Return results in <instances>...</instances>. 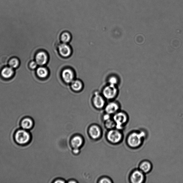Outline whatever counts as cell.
I'll use <instances>...</instances> for the list:
<instances>
[{
    "label": "cell",
    "mask_w": 183,
    "mask_h": 183,
    "mask_svg": "<svg viewBox=\"0 0 183 183\" xmlns=\"http://www.w3.org/2000/svg\"><path fill=\"white\" fill-rule=\"evenodd\" d=\"M99 183H111L112 182L111 180L107 178H104L102 179L99 182Z\"/></svg>",
    "instance_id": "obj_24"
},
{
    "label": "cell",
    "mask_w": 183,
    "mask_h": 183,
    "mask_svg": "<svg viewBox=\"0 0 183 183\" xmlns=\"http://www.w3.org/2000/svg\"><path fill=\"white\" fill-rule=\"evenodd\" d=\"M13 138L15 143L19 145L24 146L27 145L30 143L32 136L28 131L21 128L15 131Z\"/></svg>",
    "instance_id": "obj_1"
},
{
    "label": "cell",
    "mask_w": 183,
    "mask_h": 183,
    "mask_svg": "<svg viewBox=\"0 0 183 183\" xmlns=\"http://www.w3.org/2000/svg\"><path fill=\"white\" fill-rule=\"evenodd\" d=\"M119 109V106L118 104L115 103H111L106 107L105 111L108 114L114 115L118 112Z\"/></svg>",
    "instance_id": "obj_13"
},
{
    "label": "cell",
    "mask_w": 183,
    "mask_h": 183,
    "mask_svg": "<svg viewBox=\"0 0 183 183\" xmlns=\"http://www.w3.org/2000/svg\"><path fill=\"white\" fill-rule=\"evenodd\" d=\"M69 183H76V181H69Z\"/></svg>",
    "instance_id": "obj_28"
},
{
    "label": "cell",
    "mask_w": 183,
    "mask_h": 183,
    "mask_svg": "<svg viewBox=\"0 0 183 183\" xmlns=\"http://www.w3.org/2000/svg\"><path fill=\"white\" fill-rule=\"evenodd\" d=\"M35 59L38 65L42 66L45 65L47 62V55L45 52L43 51L38 52L37 54H36Z\"/></svg>",
    "instance_id": "obj_8"
},
{
    "label": "cell",
    "mask_w": 183,
    "mask_h": 183,
    "mask_svg": "<svg viewBox=\"0 0 183 183\" xmlns=\"http://www.w3.org/2000/svg\"><path fill=\"white\" fill-rule=\"evenodd\" d=\"M20 64L19 60L17 58H13L9 61V66L13 69H15L18 68Z\"/></svg>",
    "instance_id": "obj_19"
},
{
    "label": "cell",
    "mask_w": 183,
    "mask_h": 183,
    "mask_svg": "<svg viewBox=\"0 0 183 183\" xmlns=\"http://www.w3.org/2000/svg\"><path fill=\"white\" fill-rule=\"evenodd\" d=\"M107 138L111 143L116 144L120 143L123 140V135L121 130L112 129L108 133Z\"/></svg>",
    "instance_id": "obj_4"
},
{
    "label": "cell",
    "mask_w": 183,
    "mask_h": 183,
    "mask_svg": "<svg viewBox=\"0 0 183 183\" xmlns=\"http://www.w3.org/2000/svg\"><path fill=\"white\" fill-rule=\"evenodd\" d=\"M62 77L65 82L69 83L72 82L74 79V73L70 69H65L62 72Z\"/></svg>",
    "instance_id": "obj_11"
},
{
    "label": "cell",
    "mask_w": 183,
    "mask_h": 183,
    "mask_svg": "<svg viewBox=\"0 0 183 183\" xmlns=\"http://www.w3.org/2000/svg\"><path fill=\"white\" fill-rule=\"evenodd\" d=\"M117 90L115 86L110 84L104 89L103 95L108 99H111L114 98L116 95Z\"/></svg>",
    "instance_id": "obj_7"
},
{
    "label": "cell",
    "mask_w": 183,
    "mask_h": 183,
    "mask_svg": "<svg viewBox=\"0 0 183 183\" xmlns=\"http://www.w3.org/2000/svg\"><path fill=\"white\" fill-rule=\"evenodd\" d=\"M145 174L139 169H135L131 173L130 180L132 183H142L145 180Z\"/></svg>",
    "instance_id": "obj_5"
},
{
    "label": "cell",
    "mask_w": 183,
    "mask_h": 183,
    "mask_svg": "<svg viewBox=\"0 0 183 183\" xmlns=\"http://www.w3.org/2000/svg\"><path fill=\"white\" fill-rule=\"evenodd\" d=\"M111 119L110 115L108 114L105 115L103 117L104 120L105 121H106L109 119Z\"/></svg>",
    "instance_id": "obj_25"
},
{
    "label": "cell",
    "mask_w": 183,
    "mask_h": 183,
    "mask_svg": "<svg viewBox=\"0 0 183 183\" xmlns=\"http://www.w3.org/2000/svg\"><path fill=\"white\" fill-rule=\"evenodd\" d=\"M80 150L79 149H74L73 152L74 154H78L79 153Z\"/></svg>",
    "instance_id": "obj_26"
},
{
    "label": "cell",
    "mask_w": 183,
    "mask_h": 183,
    "mask_svg": "<svg viewBox=\"0 0 183 183\" xmlns=\"http://www.w3.org/2000/svg\"><path fill=\"white\" fill-rule=\"evenodd\" d=\"M55 183H65V182L64 181H63L62 180H57L56 181H55Z\"/></svg>",
    "instance_id": "obj_27"
},
{
    "label": "cell",
    "mask_w": 183,
    "mask_h": 183,
    "mask_svg": "<svg viewBox=\"0 0 183 183\" xmlns=\"http://www.w3.org/2000/svg\"><path fill=\"white\" fill-rule=\"evenodd\" d=\"M58 49L60 54L63 57H68L71 54L70 48L66 43H63L60 45Z\"/></svg>",
    "instance_id": "obj_12"
},
{
    "label": "cell",
    "mask_w": 183,
    "mask_h": 183,
    "mask_svg": "<svg viewBox=\"0 0 183 183\" xmlns=\"http://www.w3.org/2000/svg\"><path fill=\"white\" fill-rule=\"evenodd\" d=\"M115 124L113 120H112L111 119L106 121L105 126L106 128L109 130L114 129L115 128Z\"/></svg>",
    "instance_id": "obj_21"
},
{
    "label": "cell",
    "mask_w": 183,
    "mask_h": 183,
    "mask_svg": "<svg viewBox=\"0 0 183 183\" xmlns=\"http://www.w3.org/2000/svg\"><path fill=\"white\" fill-rule=\"evenodd\" d=\"M93 102L94 106L97 109L103 108L105 105V101L103 98L99 94H96L94 97Z\"/></svg>",
    "instance_id": "obj_15"
},
{
    "label": "cell",
    "mask_w": 183,
    "mask_h": 183,
    "mask_svg": "<svg viewBox=\"0 0 183 183\" xmlns=\"http://www.w3.org/2000/svg\"><path fill=\"white\" fill-rule=\"evenodd\" d=\"M145 136L144 131L132 132L127 137V143L131 148L137 149L141 145Z\"/></svg>",
    "instance_id": "obj_2"
},
{
    "label": "cell",
    "mask_w": 183,
    "mask_h": 183,
    "mask_svg": "<svg viewBox=\"0 0 183 183\" xmlns=\"http://www.w3.org/2000/svg\"><path fill=\"white\" fill-rule=\"evenodd\" d=\"M109 82L110 84L112 85L115 86V85L117 83V79L115 77H112L109 79Z\"/></svg>",
    "instance_id": "obj_23"
},
{
    "label": "cell",
    "mask_w": 183,
    "mask_h": 183,
    "mask_svg": "<svg viewBox=\"0 0 183 183\" xmlns=\"http://www.w3.org/2000/svg\"><path fill=\"white\" fill-rule=\"evenodd\" d=\"M38 64L36 61H33L31 62L29 64V66L30 69H35L38 66Z\"/></svg>",
    "instance_id": "obj_22"
},
{
    "label": "cell",
    "mask_w": 183,
    "mask_h": 183,
    "mask_svg": "<svg viewBox=\"0 0 183 183\" xmlns=\"http://www.w3.org/2000/svg\"><path fill=\"white\" fill-rule=\"evenodd\" d=\"M20 125L21 128L29 131L33 128L34 122L31 118L29 117H26L21 119Z\"/></svg>",
    "instance_id": "obj_6"
},
{
    "label": "cell",
    "mask_w": 183,
    "mask_h": 183,
    "mask_svg": "<svg viewBox=\"0 0 183 183\" xmlns=\"http://www.w3.org/2000/svg\"><path fill=\"white\" fill-rule=\"evenodd\" d=\"M71 87L75 91H78L81 90L82 87V83L80 81L76 80L73 81L71 84Z\"/></svg>",
    "instance_id": "obj_18"
},
{
    "label": "cell",
    "mask_w": 183,
    "mask_h": 183,
    "mask_svg": "<svg viewBox=\"0 0 183 183\" xmlns=\"http://www.w3.org/2000/svg\"><path fill=\"white\" fill-rule=\"evenodd\" d=\"M14 74V69L9 66L4 67L2 69L1 74L2 77L6 79L12 77Z\"/></svg>",
    "instance_id": "obj_9"
},
{
    "label": "cell",
    "mask_w": 183,
    "mask_h": 183,
    "mask_svg": "<svg viewBox=\"0 0 183 183\" xmlns=\"http://www.w3.org/2000/svg\"><path fill=\"white\" fill-rule=\"evenodd\" d=\"M36 74L38 77L44 78L48 76V72L47 69L45 67H40L36 69Z\"/></svg>",
    "instance_id": "obj_17"
},
{
    "label": "cell",
    "mask_w": 183,
    "mask_h": 183,
    "mask_svg": "<svg viewBox=\"0 0 183 183\" xmlns=\"http://www.w3.org/2000/svg\"><path fill=\"white\" fill-rule=\"evenodd\" d=\"M152 164L150 161L144 160L142 161L140 163L139 169L144 172V174L149 173L151 171L152 169Z\"/></svg>",
    "instance_id": "obj_10"
},
{
    "label": "cell",
    "mask_w": 183,
    "mask_h": 183,
    "mask_svg": "<svg viewBox=\"0 0 183 183\" xmlns=\"http://www.w3.org/2000/svg\"><path fill=\"white\" fill-rule=\"evenodd\" d=\"M113 120L116 125L115 128L121 131L128 123V117L126 113L123 112H119L114 114Z\"/></svg>",
    "instance_id": "obj_3"
},
{
    "label": "cell",
    "mask_w": 183,
    "mask_h": 183,
    "mask_svg": "<svg viewBox=\"0 0 183 183\" xmlns=\"http://www.w3.org/2000/svg\"><path fill=\"white\" fill-rule=\"evenodd\" d=\"M70 34L68 32L63 33L61 36V39L63 43H66L69 42L71 40Z\"/></svg>",
    "instance_id": "obj_20"
},
{
    "label": "cell",
    "mask_w": 183,
    "mask_h": 183,
    "mask_svg": "<svg viewBox=\"0 0 183 183\" xmlns=\"http://www.w3.org/2000/svg\"><path fill=\"white\" fill-rule=\"evenodd\" d=\"M83 142L82 138L78 136L74 137L71 140V144L74 149H79L82 145Z\"/></svg>",
    "instance_id": "obj_16"
},
{
    "label": "cell",
    "mask_w": 183,
    "mask_h": 183,
    "mask_svg": "<svg viewBox=\"0 0 183 183\" xmlns=\"http://www.w3.org/2000/svg\"><path fill=\"white\" fill-rule=\"evenodd\" d=\"M89 134L91 137L94 139H97L101 136V131L99 127L94 125L90 127Z\"/></svg>",
    "instance_id": "obj_14"
}]
</instances>
